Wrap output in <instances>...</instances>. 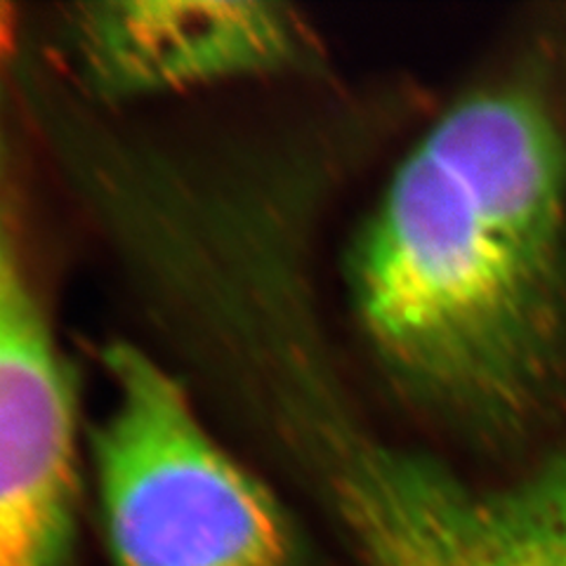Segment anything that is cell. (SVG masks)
Segmentation results:
<instances>
[{
	"label": "cell",
	"mask_w": 566,
	"mask_h": 566,
	"mask_svg": "<svg viewBox=\"0 0 566 566\" xmlns=\"http://www.w3.org/2000/svg\"><path fill=\"white\" fill-rule=\"evenodd\" d=\"M349 286L387 378L458 444L566 439V6L512 20L406 151Z\"/></svg>",
	"instance_id": "6da1fadb"
},
{
	"label": "cell",
	"mask_w": 566,
	"mask_h": 566,
	"mask_svg": "<svg viewBox=\"0 0 566 566\" xmlns=\"http://www.w3.org/2000/svg\"><path fill=\"white\" fill-rule=\"evenodd\" d=\"M109 403L95 472L118 566H295L286 520L210 434L189 395L149 354L102 357Z\"/></svg>",
	"instance_id": "7a4b0ae2"
},
{
	"label": "cell",
	"mask_w": 566,
	"mask_h": 566,
	"mask_svg": "<svg viewBox=\"0 0 566 566\" xmlns=\"http://www.w3.org/2000/svg\"><path fill=\"white\" fill-rule=\"evenodd\" d=\"M335 416L322 413V484L364 566H566V439L474 484Z\"/></svg>",
	"instance_id": "3957f363"
},
{
	"label": "cell",
	"mask_w": 566,
	"mask_h": 566,
	"mask_svg": "<svg viewBox=\"0 0 566 566\" xmlns=\"http://www.w3.org/2000/svg\"><path fill=\"white\" fill-rule=\"evenodd\" d=\"M12 39L0 8V566H66L78 501V411L22 220Z\"/></svg>",
	"instance_id": "277c9868"
},
{
	"label": "cell",
	"mask_w": 566,
	"mask_h": 566,
	"mask_svg": "<svg viewBox=\"0 0 566 566\" xmlns=\"http://www.w3.org/2000/svg\"><path fill=\"white\" fill-rule=\"evenodd\" d=\"M71 39L99 93L135 97L264 76L310 55V33L279 3H95Z\"/></svg>",
	"instance_id": "5b68a950"
}]
</instances>
